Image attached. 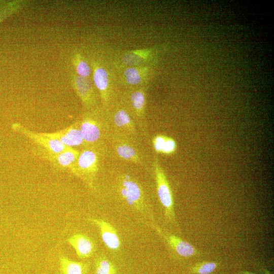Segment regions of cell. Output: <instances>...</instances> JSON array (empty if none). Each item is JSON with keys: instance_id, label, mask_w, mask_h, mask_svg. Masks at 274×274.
Returning <instances> with one entry per match:
<instances>
[{"instance_id": "6da1fadb", "label": "cell", "mask_w": 274, "mask_h": 274, "mask_svg": "<svg viewBox=\"0 0 274 274\" xmlns=\"http://www.w3.org/2000/svg\"><path fill=\"white\" fill-rule=\"evenodd\" d=\"M153 166L159 199L164 209L166 217L170 220H174V202L172 191L164 170L156 157L154 160Z\"/></svg>"}, {"instance_id": "7a4b0ae2", "label": "cell", "mask_w": 274, "mask_h": 274, "mask_svg": "<svg viewBox=\"0 0 274 274\" xmlns=\"http://www.w3.org/2000/svg\"><path fill=\"white\" fill-rule=\"evenodd\" d=\"M12 128L28 138L37 145L38 148L48 153H59L67 148L59 140L48 137L43 132H33L20 124H13Z\"/></svg>"}, {"instance_id": "3957f363", "label": "cell", "mask_w": 274, "mask_h": 274, "mask_svg": "<svg viewBox=\"0 0 274 274\" xmlns=\"http://www.w3.org/2000/svg\"><path fill=\"white\" fill-rule=\"evenodd\" d=\"M35 152L37 156L49 162L54 167L60 169H73L80 152L74 148L67 147L59 153H48L37 148Z\"/></svg>"}, {"instance_id": "277c9868", "label": "cell", "mask_w": 274, "mask_h": 274, "mask_svg": "<svg viewBox=\"0 0 274 274\" xmlns=\"http://www.w3.org/2000/svg\"><path fill=\"white\" fill-rule=\"evenodd\" d=\"M98 170V157L96 151L87 149L80 152L76 162L71 172L76 175L91 180Z\"/></svg>"}, {"instance_id": "5b68a950", "label": "cell", "mask_w": 274, "mask_h": 274, "mask_svg": "<svg viewBox=\"0 0 274 274\" xmlns=\"http://www.w3.org/2000/svg\"><path fill=\"white\" fill-rule=\"evenodd\" d=\"M119 192L126 202L133 208L141 210L144 206V194L141 186L130 176L121 177L119 186Z\"/></svg>"}, {"instance_id": "8992f818", "label": "cell", "mask_w": 274, "mask_h": 274, "mask_svg": "<svg viewBox=\"0 0 274 274\" xmlns=\"http://www.w3.org/2000/svg\"><path fill=\"white\" fill-rule=\"evenodd\" d=\"M84 145L94 146L100 143L105 136V124L90 116L84 117L79 123Z\"/></svg>"}, {"instance_id": "52a82bcc", "label": "cell", "mask_w": 274, "mask_h": 274, "mask_svg": "<svg viewBox=\"0 0 274 274\" xmlns=\"http://www.w3.org/2000/svg\"><path fill=\"white\" fill-rule=\"evenodd\" d=\"M46 136L59 140L67 147L74 148L84 145L79 128V123L73 124L59 131L48 133L43 132Z\"/></svg>"}, {"instance_id": "ba28073f", "label": "cell", "mask_w": 274, "mask_h": 274, "mask_svg": "<svg viewBox=\"0 0 274 274\" xmlns=\"http://www.w3.org/2000/svg\"><path fill=\"white\" fill-rule=\"evenodd\" d=\"M67 242L80 259L89 258L95 252V245L94 241L86 234H74L68 238Z\"/></svg>"}, {"instance_id": "9c48e42d", "label": "cell", "mask_w": 274, "mask_h": 274, "mask_svg": "<svg viewBox=\"0 0 274 274\" xmlns=\"http://www.w3.org/2000/svg\"><path fill=\"white\" fill-rule=\"evenodd\" d=\"M90 220L99 228L105 245L111 250L119 249L121 242L115 228L110 223L101 219L91 218Z\"/></svg>"}, {"instance_id": "30bf717a", "label": "cell", "mask_w": 274, "mask_h": 274, "mask_svg": "<svg viewBox=\"0 0 274 274\" xmlns=\"http://www.w3.org/2000/svg\"><path fill=\"white\" fill-rule=\"evenodd\" d=\"M157 230L160 232L170 247L179 255L188 257L192 256L196 253L197 250L189 243L175 235L164 233L157 228Z\"/></svg>"}, {"instance_id": "8fae6325", "label": "cell", "mask_w": 274, "mask_h": 274, "mask_svg": "<svg viewBox=\"0 0 274 274\" xmlns=\"http://www.w3.org/2000/svg\"><path fill=\"white\" fill-rule=\"evenodd\" d=\"M61 274H87L89 269L87 263L73 261L64 256L59 259Z\"/></svg>"}, {"instance_id": "7c38bea8", "label": "cell", "mask_w": 274, "mask_h": 274, "mask_svg": "<svg viewBox=\"0 0 274 274\" xmlns=\"http://www.w3.org/2000/svg\"><path fill=\"white\" fill-rule=\"evenodd\" d=\"M113 122L114 127L121 132L133 134L135 132V126L128 113L124 110L117 111L114 115Z\"/></svg>"}, {"instance_id": "4fadbf2b", "label": "cell", "mask_w": 274, "mask_h": 274, "mask_svg": "<svg viewBox=\"0 0 274 274\" xmlns=\"http://www.w3.org/2000/svg\"><path fill=\"white\" fill-rule=\"evenodd\" d=\"M115 148L118 156L122 159L135 163H141V159L137 151L128 142H119L116 143Z\"/></svg>"}, {"instance_id": "5bb4252c", "label": "cell", "mask_w": 274, "mask_h": 274, "mask_svg": "<svg viewBox=\"0 0 274 274\" xmlns=\"http://www.w3.org/2000/svg\"><path fill=\"white\" fill-rule=\"evenodd\" d=\"M76 87L78 93L83 101L87 105L93 100L92 89L90 83L85 78L78 77L76 80Z\"/></svg>"}, {"instance_id": "9a60e30c", "label": "cell", "mask_w": 274, "mask_h": 274, "mask_svg": "<svg viewBox=\"0 0 274 274\" xmlns=\"http://www.w3.org/2000/svg\"><path fill=\"white\" fill-rule=\"evenodd\" d=\"M94 84L101 93L102 98L106 100L107 97V89L109 80L107 71L102 67H97L93 74Z\"/></svg>"}, {"instance_id": "2e32d148", "label": "cell", "mask_w": 274, "mask_h": 274, "mask_svg": "<svg viewBox=\"0 0 274 274\" xmlns=\"http://www.w3.org/2000/svg\"><path fill=\"white\" fill-rule=\"evenodd\" d=\"M149 54L150 51L148 50L133 51L125 54L123 60L130 66L139 65L146 61Z\"/></svg>"}, {"instance_id": "e0dca14e", "label": "cell", "mask_w": 274, "mask_h": 274, "mask_svg": "<svg viewBox=\"0 0 274 274\" xmlns=\"http://www.w3.org/2000/svg\"><path fill=\"white\" fill-rule=\"evenodd\" d=\"M132 107L136 115L142 118L144 115L145 107V96L142 91H135L130 96Z\"/></svg>"}, {"instance_id": "ac0fdd59", "label": "cell", "mask_w": 274, "mask_h": 274, "mask_svg": "<svg viewBox=\"0 0 274 274\" xmlns=\"http://www.w3.org/2000/svg\"><path fill=\"white\" fill-rule=\"evenodd\" d=\"M96 274H117L114 265L106 257H100L95 261Z\"/></svg>"}, {"instance_id": "d6986e66", "label": "cell", "mask_w": 274, "mask_h": 274, "mask_svg": "<svg viewBox=\"0 0 274 274\" xmlns=\"http://www.w3.org/2000/svg\"><path fill=\"white\" fill-rule=\"evenodd\" d=\"M124 76L126 82L130 85H137L141 82L142 79L141 73L138 69L133 67L126 69Z\"/></svg>"}, {"instance_id": "ffe728a7", "label": "cell", "mask_w": 274, "mask_h": 274, "mask_svg": "<svg viewBox=\"0 0 274 274\" xmlns=\"http://www.w3.org/2000/svg\"><path fill=\"white\" fill-rule=\"evenodd\" d=\"M217 267V263L214 262H203L196 264L192 268L194 273L198 274H210Z\"/></svg>"}, {"instance_id": "44dd1931", "label": "cell", "mask_w": 274, "mask_h": 274, "mask_svg": "<svg viewBox=\"0 0 274 274\" xmlns=\"http://www.w3.org/2000/svg\"><path fill=\"white\" fill-rule=\"evenodd\" d=\"M176 149L177 144L176 141L173 138L167 136L161 153L169 155L174 153Z\"/></svg>"}, {"instance_id": "7402d4cb", "label": "cell", "mask_w": 274, "mask_h": 274, "mask_svg": "<svg viewBox=\"0 0 274 274\" xmlns=\"http://www.w3.org/2000/svg\"><path fill=\"white\" fill-rule=\"evenodd\" d=\"M76 72L81 77L85 78L90 74V68L87 63L80 61L76 66Z\"/></svg>"}, {"instance_id": "603a6c76", "label": "cell", "mask_w": 274, "mask_h": 274, "mask_svg": "<svg viewBox=\"0 0 274 274\" xmlns=\"http://www.w3.org/2000/svg\"><path fill=\"white\" fill-rule=\"evenodd\" d=\"M166 136L162 134H158L154 137L153 139V145L154 149L157 153H161Z\"/></svg>"}, {"instance_id": "cb8c5ba5", "label": "cell", "mask_w": 274, "mask_h": 274, "mask_svg": "<svg viewBox=\"0 0 274 274\" xmlns=\"http://www.w3.org/2000/svg\"><path fill=\"white\" fill-rule=\"evenodd\" d=\"M243 274H255V273H252V272H250L248 271H244L243 272Z\"/></svg>"}, {"instance_id": "d4e9b609", "label": "cell", "mask_w": 274, "mask_h": 274, "mask_svg": "<svg viewBox=\"0 0 274 274\" xmlns=\"http://www.w3.org/2000/svg\"><path fill=\"white\" fill-rule=\"evenodd\" d=\"M265 274H271L269 271L267 270H264Z\"/></svg>"}]
</instances>
